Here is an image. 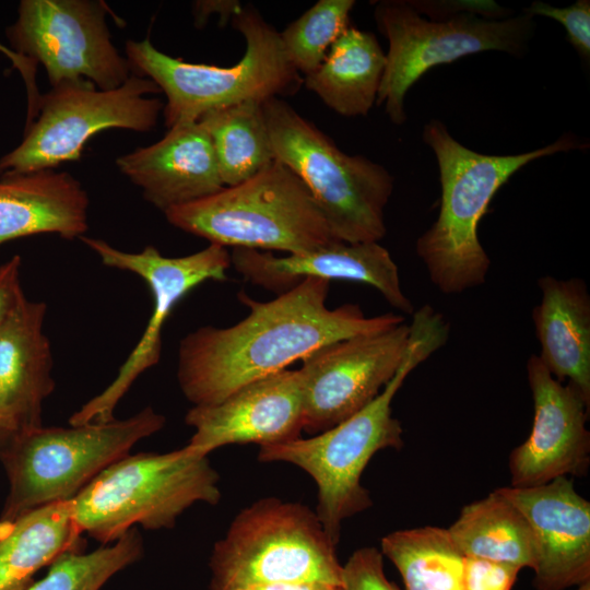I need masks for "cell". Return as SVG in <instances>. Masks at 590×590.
<instances>
[{"label": "cell", "mask_w": 590, "mask_h": 590, "mask_svg": "<svg viewBox=\"0 0 590 590\" xmlns=\"http://www.w3.org/2000/svg\"><path fill=\"white\" fill-rule=\"evenodd\" d=\"M328 292L329 281L314 278L268 302L240 292L239 300L249 308L244 319L227 328L201 327L181 339L177 380L182 394L192 405H212L327 344L404 322L392 312L366 317L356 304L330 309Z\"/></svg>", "instance_id": "1"}, {"label": "cell", "mask_w": 590, "mask_h": 590, "mask_svg": "<svg viewBox=\"0 0 590 590\" xmlns=\"http://www.w3.org/2000/svg\"><path fill=\"white\" fill-rule=\"evenodd\" d=\"M405 355L391 380L364 409L308 438L262 445L261 462H287L307 472L318 486L317 517L337 545L344 519L371 506L361 476L371 457L403 446V429L391 402L406 376L448 340L449 326L432 306L413 312Z\"/></svg>", "instance_id": "2"}, {"label": "cell", "mask_w": 590, "mask_h": 590, "mask_svg": "<svg viewBox=\"0 0 590 590\" xmlns=\"http://www.w3.org/2000/svg\"><path fill=\"white\" fill-rule=\"evenodd\" d=\"M424 141L437 158L441 200L435 223L416 241V252L432 283L446 295L482 285L491 259L477 236V226L496 191L533 160L580 148L565 134L552 144L516 155H486L455 140L438 120H430Z\"/></svg>", "instance_id": "3"}, {"label": "cell", "mask_w": 590, "mask_h": 590, "mask_svg": "<svg viewBox=\"0 0 590 590\" xmlns=\"http://www.w3.org/2000/svg\"><path fill=\"white\" fill-rule=\"evenodd\" d=\"M164 425L165 417L148 406L123 420L10 432L0 450L9 483L0 522L72 500L104 469Z\"/></svg>", "instance_id": "4"}, {"label": "cell", "mask_w": 590, "mask_h": 590, "mask_svg": "<svg viewBox=\"0 0 590 590\" xmlns=\"http://www.w3.org/2000/svg\"><path fill=\"white\" fill-rule=\"evenodd\" d=\"M232 21L246 40L244 56L232 67L186 62L162 52L149 38L126 42L132 74L151 79L166 96L168 129L245 101L292 94L302 85L280 33L252 5H240Z\"/></svg>", "instance_id": "5"}, {"label": "cell", "mask_w": 590, "mask_h": 590, "mask_svg": "<svg viewBox=\"0 0 590 590\" xmlns=\"http://www.w3.org/2000/svg\"><path fill=\"white\" fill-rule=\"evenodd\" d=\"M220 476L208 456L187 445L165 452L126 455L95 476L73 499L82 531L102 545L129 530L173 528L196 503L216 505Z\"/></svg>", "instance_id": "6"}, {"label": "cell", "mask_w": 590, "mask_h": 590, "mask_svg": "<svg viewBox=\"0 0 590 590\" xmlns=\"http://www.w3.org/2000/svg\"><path fill=\"white\" fill-rule=\"evenodd\" d=\"M275 161L309 191L333 238L379 243L393 178L381 165L349 155L280 97L262 102Z\"/></svg>", "instance_id": "7"}, {"label": "cell", "mask_w": 590, "mask_h": 590, "mask_svg": "<svg viewBox=\"0 0 590 590\" xmlns=\"http://www.w3.org/2000/svg\"><path fill=\"white\" fill-rule=\"evenodd\" d=\"M164 214L173 226L223 247L295 255L338 240L305 185L278 161L246 181Z\"/></svg>", "instance_id": "8"}, {"label": "cell", "mask_w": 590, "mask_h": 590, "mask_svg": "<svg viewBox=\"0 0 590 590\" xmlns=\"http://www.w3.org/2000/svg\"><path fill=\"white\" fill-rule=\"evenodd\" d=\"M209 590L323 581L342 585L335 545L316 511L299 503L266 497L244 508L209 562Z\"/></svg>", "instance_id": "9"}, {"label": "cell", "mask_w": 590, "mask_h": 590, "mask_svg": "<svg viewBox=\"0 0 590 590\" xmlns=\"http://www.w3.org/2000/svg\"><path fill=\"white\" fill-rule=\"evenodd\" d=\"M533 16H479L472 11L434 21L421 16L411 1H381L375 20L389 49L376 103L396 125L405 121L404 96L430 68L468 55L496 50L521 56L533 33Z\"/></svg>", "instance_id": "10"}, {"label": "cell", "mask_w": 590, "mask_h": 590, "mask_svg": "<svg viewBox=\"0 0 590 590\" xmlns=\"http://www.w3.org/2000/svg\"><path fill=\"white\" fill-rule=\"evenodd\" d=\"M160 92L151 79L134 74L108 91L84 79L52 86L42 94L37 116L25 127L21 143L0 158V176L79 161L85 143L104 130L154 129L164 104L148 95Z\"/></svg>", "instance_id": "11"}, {"label": "cell", "mask_w": 590, "mask_h": 590, "mask_svg": "<svg viewBox=\"0 0 590 590\" xmlns=\"http://www.w3.org/2000/svg\"><path fill=\"white\" fill-rule=\"evenodd\" d=\"M102 263L140 276L150 288L153 308L148 324L114 380L69 417V425L114 420V411L133 382L155 366L162 353V331L175 306L208 280L224 281L232 266L226 247L210 244L184 257L163 256L154 246L139 252L117 249L99 238H80Z\"/></svg>", "instance_id": "12"}, {"label": "cell", "mask_w": 590, "mask_h": 590, "mask_svg": "<svg viewBox=\"0 0 590 590\" xmlns=\"http://www.w3.org/2000/svg\"><path fill=\"white\" fill-rule=\"evenodd\" d=\"M108 8L91 0H23L7 31L11 49L42 64L51 87L87 80L108 91L131 75L106 23Z\"/></svg>", "instance_id": "13"}, {"label": "cell", "mask_w": 590, "mask_h": 590, "mask_svg": "<svg viewBox=\"0 0 590 590\" xmlns=\"http://www.w3.org/2000/svg\"><path fill=\"white\" fill-rule=\"evenodd\" d=\"M409 333L403 322L327 344L303 359V432L319 434L369 404L400 367Z\"/></svg>", "instance_id": "14"}, {"label": "cell", "mask_w": 590, "mask_h": 590, "mask_svg": "<svg viewBox=\"0 0 590 590\" xmlns=\"http://www.w3.org/2000/svg\"><path fill=\"white\" fill-rule=\"evenodd\" d=\"M527 375L534 415L530 435L509 456L511 486L585 475L590 463V404L571 384L556 380L536 354L527 362Z\"/></svg>", "instance_id": "15"}, {"label": "cell", "mask_w": 590, "mask_h": 590, "mask_svg": "<svg viewBox=\"0 0 590 590\" xmlns=\"http://www.w3.org/2000/svg\"><path fill=\"white\" fill-rule=\"evenodd\" d=\"M185 421L194 429L187 446L201 456L232 444L297 439L304 425L299 370L283 369L238 388L219 403L193 405Z\"/></svg>", "instance_id": "16"}, {"label": "cell", "mask_w": 590, "mask_h": 590, "mask_svg": "<svg viewBox=\"0 0 590 590\" xmlns=\"http://www.w3.org/2000/svg\"><path fill=\"white\" fill-rule=\"evenodd\" d=\"M527 518L535 540V590H566L590 580V503L559 476L531 487L496 488Z\"/></svg>", "instance_id": "17"}, {"label": "cell", "mask_w": 590, "mask_h": 590, "mask_svg": "<svg viewBox=\"0 0 590 590\" xmlns=\"http://www.w3.org/2000/svg\"><path fill=\"white\" fill-rule=\"evenodd\" d=\"M231 263L245 280L279 294L309 278L354 281L375 287L399 311L414 312L413 304L401 288L398 266L379 243L333 240L323 247L285 257L234 248Z\"/></svg>", "instance_id": "18"}, {"label": "cell", "mask_w": 590, "mask_h": 590, "mask_svg": "<svg viewBox=\"0 0 590 590\" xmlns=\"http://www.w3.org/2000/svg\"><path fill=\"white\" fill-rule=\"evenodd\" d=\"M116 165L163 212L225 187L201 120L170 127L160 141L119 156Z\"/></svg>", "instance_id": "19"}, {"label": "cell", "mask_w": 590, "mask_h": 590, "mask_svg": "<svg viewBox=\"0 0 590 590\" xmlns=\"http://www.w3.org/2000/svg\"><path fill=\"white\" fill-rule=\"evenodd\" d=\"M46 312L45 302L22 291L0 324V414L13 432L43 425V405L56 386Z\"/></svg>", "instance_id": "20"}, {"label": "cell", "mask_w": 590, "mask_h": 590, "mask_svg": "<svg viewBox=\"0 0 590 590\" xmlns=\"http://www.w3.org/2000/svg\"><path fill=\"white\" fill-rule=\"evenodd\" d=\"M88 196L66 172L39 169L0 176V245L33 235L72 240L88 228Z\"/></svg>", "instance_id": "21"}, {"label": "cell", "mask_w": 590, "mask_h": 590, "mask_svg": "<svg viewBox=\"0 0 590 590\" xmlns=\"http://www.w3.org/2000/svg\"><path fill=\"white\" fill-rule=\"evenodd\" d=\"M532 321L538 357L558 381L571 384L590 404V295L579 278L541 276Z\"/></svg>", "instance_id": "22"}, {"label": "cell", "mask_w": 590, "mask_h": 590, "mask_svg": "<svg viewBox=\"0 0 590 590\" xmlns=\"http://www.w3.org/2000/svg\"><path fill=\"white\" fill-rule=\"evenodd\" d=\"M82 534L72 500L45 505L0 522V590H26L36 574L61 555L85 551Z\"/></svg>", "instance_id": "23"}, {"label": "cell", "mask_w": 590, "mask_h": 590, "mask_svg": "<svg viewBox=\"0 0 590 590\" xmlns=\"http://www.w3.org/2000/svg\"><path fill=\"white\" fill-rule=\"evenodd\" d=\"M385 68L376 36L349 26L303 83L335 113L365 116L377 101Z\"/></svg>", "instance_id": "24"}, {"label": "cell", "mask_w": 590, "mask_h": 590, "mask_svg": "<svg viewBox=\"0 0 590 590\" xmlns=\"http://www.w3.org/2000/svg\"><path fill=\"white\" fill-rule=\"evenodd\" d=\"M464 556L507 563L519 568L535 565V540L523 514L497 489L464 506L447 529Z\"/></svg>", "instance_id": "25"}, {"label": "cell", "mask_w": 590, "mask_h": 590, "mask_svg": "<svg viewBox=\"0 0 590 590\" xmlns=\"http://www.w3.org/2000/svg\"><path fill=\"white\" fill-rule=\"evenodd\" d=\"M205 126L225 187L253 177L275 158L261 101H245L206 113Z\"/></svg>", "instance_id": "26"}, {"label": "cell", "mask_w": 590, "mask_h": 590, "mask_svg": "<svg viewBox=\"0 0 590 590\" xmlns=\"http://www.w3.org/2000/svg\"><path fill=\"white\" fill-rule=\"evenodd\" d=\"M381 553L402 576L405 590H464V555L447 529L422 527L391 532Z\"/></svg>", "instance_id": "27"}, {"label": "cell", "mask_w": 590, "mask_h": 590, "mask_svg": "<svg viewBox=\"0 0 590 590\" xmlns=\"http://www.w3.org/2000/svg\"><path fill=\"white\" fill-rule=\"evenodd\" d=\"M143 553L142 536L132 528L114 543L92 552L61 555L26 590H101L116 574L140 560Z\"/></svg>", "instance_id": "28"}, {"label": "cell", "mask_w": 590, "mask_h": 590, "mask_svg": "<svg viewBox=\"0 0 590 590\" xmlns=\"http://www.w3.org/2000/svg\"><path fill=\"white\" fill-rule=\"evenodd\" d=\"M353 0H319L280 33L284 51L299 74L316 70L349 27Z\"/></svg>", "instance_id": "29"}, {"label": "cell", "mask_w": 590, "mask_h": 590, "mask_svg": "<svg viewBox=\"0 0 590 590\" xmlns=\"http://www.w3.org/2000/svg\"><path fill=\"white\" fill-rule=\"evenodd\" d=\"M343 590H401L384 570L382 553L376 547L353 552L342 565Z\"/></svg>", "instance_id": "30"}, {"label": "cell", "mask_w": 590, "mask_h": 590, "mask_svg": "<svg viewBox=\"0 0 590 590\" xmlns=\"http://www.w3.org/2000/svg\"><path fill=\"white\" fill-rule=\"evenodd\" d=\"M524 12L531 16L542 15L564 25L568 42L582 58L590 57V1L578 0L566 8H556L542 1H534Z\"/></svg>", "instance_id": "31"}, {"label": "cell", "mask_w": 590, "mask_h": 590, "mask_svg": "<svg viewBox=\"0 0 590 590\" xmlns=\"http://www.w3.org/2000/svg\"><path fill=\"white\" fill-rule=\"evenodd\" d=\"M521 568L518 566L464 556V590H511Z\"/></svg>", "instance_id": "32"}, {"label": "cell", "mask_w": 590, "mask_h": 590, "mask_svg": "<svg viewBox=\"0 0 590 590\" xmlns=\"http://www.w3.org/2000/svg\"><path fill=\"white\" fill-rule=\"evenodd\" d=\"M21 266L22 258L19 255L12 256L0 264V324L23 291L20 276Z\"/></svg>", "instance_id": "33"}, {"label": "cell", "mask_w": 590, "mask_h": 590, "mask_svg": "<svg viewBox=\"0 0 590 590\" xmlns=\"http://www.w3.org/2000/svg\"><path fill=\"white\" fill-rule=\"evenodd\" d=\"M0 52L3 54L11 61L12 66L21 73L26 87L27 106L31 108L35 107L42 95L36 84V71L38 64L34 60L15 52L11 47L4 46L2 43H0Z\"/></svg>", "instance_id": "34"}, {"label": "cell", "mask_w": 590, "mask_h": 590, "mask_svg": "<svg viewBox=\"0 0 590 590\" xmlns=\"http://www.w3.org/2000/svg\"><path fill=\"white\" fill-rule=\"evenodd\" d=\"M246 590H343V587L323 581H291L257 586Z\"/></svg>", "instance_id": "35"}, {"label": "cell", "mask_w": 590, "mask_h": 590, "mask_svg": "<svg viewBox=\"0 0 590 590\" xmlns=\"http://www.w3.org/2000/svg\"><path fill=\"white\" fill-rule=\"evenodd\" d=\"M0 429L7 430V432H13L9 422L1 414H0Z\"/></svg>", "instance_id": "36"}, {"label": "cell", "mask_w": 590, "mask_h": 590, "mask_svg": "<svg viewBox=\"0 0 590 590\" xmlns=\"http://www.w3.org/2000/svg\"><path fill=\"white\" fill-rule=\"evenodd\" d=\"M10 432H7V430H3V429H0V450H1V447L5 440V437L7 435L9 434Z\"/></svg>", "instance_id": "37"}, {"label": "cell", "mask_w": 590, "mask_h": 590, "mask_svg": "<svg viewBox=\"0 0 590 590\" xmlns=\"http://www.w3.org/2000/svg\"><path fill=\"white\" fill-rule=\"evenodd\" d=\"M577 590H590V580L579 585Z\"/></svg>", "instance_id": "38"}]
</instances>
